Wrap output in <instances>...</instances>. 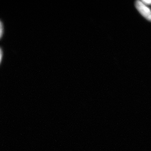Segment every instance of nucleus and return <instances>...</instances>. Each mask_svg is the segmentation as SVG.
I'll list each match as a JSON object with an SVG mask.
<instances>
[{
    "instance_id": "obj_1",
    "label": "nucleus",
    "mask_w": 151,
    "mask_h": 151,
    "mask_svg": "<svg viewBox=\"0 0 151 151\" xmlns=\"http://www.w3.org/2000/svg\"><path fill=\"white\" fill-rule=\"evenodd\" d=\"M136 8L145 18L151 22V10L142 1H137L135 3Z\"/></svg>"
},
{
    "instance_id": "obj_2",
    "label": "nucleus",
    "mask_w": 151,
    "mask_h": 151,
    "mask_svg": "<svg viewBox=\"0 0 151 151\" xmlns=\"http://www.w3.org/2000/svg\"><path fill=\"white\" fill-rule=\"evenodd\" d=\"M0 28H1V29H0V37L1 38L2 37L3 33H4V24H3L2 21L1 20L0 21Z\"/></svg>"
},
{
    "instance_id": "obj_3",
    "label": "nucleus",
    "mask_w": 151,
    "mask_h": 151,
    "mask_svg": "<svg viewBox=\"0 0 151 151\" xmlns=\"http://www.w3.org/2000/svg\"><path fill=\"white\" fill-rule=\"evenodd\" d=\"M142 1L147 6L151 5V0H143Z\"/></svg>"
},
{
    "instance_id": "obj_4",
    "label": "nucleus",
    "mask_w": 151,
    "mask_h": 151,
    "mask_svg": "<svg viewBox=\"0 0 151 151\" xmlns=\"http://www.w3.org/2000/svg\"><path fill=\"white\" fill-rule=\"evenodd\" d=\"M3 51L2 48V47H1V49H0V61H1V62L2 58L3 56Z\"/></svg>"
}]
</instances>
